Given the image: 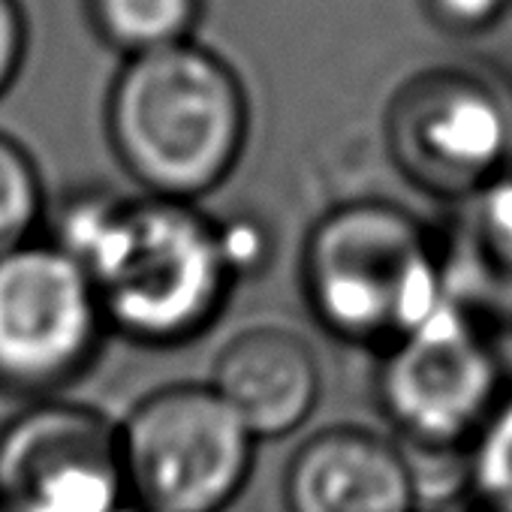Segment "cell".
<instances>
[{"label": "cell", "instance_id": "cell-1", "mask_svg": "<svg viewBox=\"0 0 512 512\" xmlns=\"http://www.w3.org/2000/svg\"><path fill=\"white\" fill-rule=\"evenodd\" d=\"M49 238L88 275L109 332L145 347L202 335L235 284L220 223L193 202L70 193L46 214Z\"/></svg>", "mask_w": 512, "mask_h": 512}, {"label": "cell", "instance_id": "cell-2", "mask_svg": "<svg viewBox=\"0 0 512 512\" xmlns=\"http://www.w3.org/2000/svg\"><path fill=\"white\" fill-rule=\"evenodd\" d=\"M106 127L118 163L145 196L193 202L235 169L247 100L229 64L187 40L127 58Z\"/></svg>", "mask_w": 512, "mask_h": 512}, {"label": "cell", "instance_id": "cell-3", "mask_svg": "<svg viewBox=\"0 0 512 512\" xmlns=\"http://www.w3.org/2000/svg\"><path fill=\"white\" fill-rule=\"evenodd\" d=\"M302 290L326 332L377 350L449 299L431 232L383 199L344 202L314 223L302 253Z\"/></svg>", "mask_w": 512, "mask_h": 512}, {"label": "cell", "instance_id": "cell-4", "mask_svg": "<svg viewBox=\"0 0 512 512\" xmlns=\"http://www.w3.org/2000/svg\"><path fill=\"white\" fill-rule=\"evenodd\" d=\"M118 437L130 497L157 512H223L253 470V434L208 383L154 389Z\"/></svg>", "mask_w": 512, "mask_h": 512}, {"label": "cell", "instance_id": "cell-5", "mask_svg": "<svg viewBox=\"0 0 512 512\" xmlns=\"http://www.w3.org/2000/svg\"><path fill=\"white\" fill-rule=\"evenodd\" d=\"M380 353V410L422 452L467 449L506 395L491 332L452 296Z\"/></svg>", "mask_w": 512, "mask_h": 512}, {"label": "cell", "instance_id": "cell-6", "mask_svg": "<svg viewBox=\"0 0 512 512\" xmlns=\"http://www.w3.org/2000/svg\"><path fill=\"white\" fill-rule=\"evenodd\" d=\"M109 326L76 260L37 238L0 260V392L58 398L97 359Z\"/></svg>", "mask_w": 512, "mask_h": 512}, {"label": "cell", "instance_id": "cell-7", "mask_svg": "<svg viewBox=\"0 0 512 512\" xmlns=\"http://www.w3.org/2000/svg\"><path fill=\"white\" fill-rule=\"evenodd\" d=\"M127 497L118 425L97 407L43 398L0 425L7 512H115Z\"/></svg>", "mask_w": 512, "mask_h": 512}, {"label": "cell", "instance_id": "cell-8", "mask_svg": "<svg viewBox=\"0 0 512 512\" xmlns=\"http://www.w3.org/2000/svg\"><path fill=\"white\" fill-rule=\"evenodd\" d=\"M389 145L401 172L437 196H476L503 175L512 115L482 79L437 70L410 82L389 112Z\"/></svg>", "mask_w": 512, "mask_h": 512}, {"label": "cell", "instance_id": "cell-9", "mask_svg": "<svg viewBox=\"0 0 512 512\" xmlns=\"http://www.w3.org/2000/svg\"><path fill=\"white\" fill-rule=\"evenodd\" d=\"M287 512H416V473L383 434L332 425L287 464Z\"/></svg>", "mask_w": 512, "mask_h": 512}, {"label": "cell", "instance_id": "cell-10", "mask_svg": "<svg viewBox=\"0 0 512 512\" xmlns=\"http://www.w3.org/2000/svg\"><path fill=\"white\" fill-rule=\"evenodd\" d=\"M208 386L260 443L287 437L308 422L323 374L302 335L284 326H250L220 347Z\"/></svg>", "mask_w": 512, "mask_h": 512}, {"label": "cell", "instance_id": "cell-11", "mask_svg": "<svg viewBox=\"0 0 512 512\" xmlns=\"http://www.w3.org/2000/svg\"><path fill=\"white\" fill-rule=\"evenodd\" d=\"M88 7L100 37L136 58L187 43L202 0H88Z\"/></svg>", "mask_w": 512, "mask_h": 512}, {"label": "cell", "instance_id": "cell-12", "mask_svg": "<svg viewBox=\"0 0 512 512\" xmlns=\"http://www.w3.org/2000/svg\"><path fill=\"white\" fill-rule=\"evenodd\" d=\"M46 190L34 157L0 133V260L40 238L46 226Z\"/></svg>", "mask_w": 512, "mask_h": 512}, {"label": "cell", "instance_id": "cell-13", "mask_svg": "<svg viewBox=\"0 0 512 512\" xmlns=\"http://www.w3.org/2000/svg\"><path fill=\"white\" fill-rule=\"evenodd\" d=\"M467 485L482 512H512V392L467 446Z\"/></svg>", "mask_w": 512, "mask_h": 512}, {"label": "cell", "instance_id": "cell-14", "mask_svg": "<svg viewBox=\"0 0 512 512\" xmlns=\"http://www.w3.org/2000/svg\"><path fill=\"white\" fill-rule=\"evenodd\" d=\"M473 199V223L485 260H491L500 272L512 275V169L485 184Z\"/></svg>", "mask_w": 512, "mask_h": 512}, {"label": "cell", "instance_id": "cell-15", "mask_svg": "<svg viewBox=\"0 0 512 512\" xmlns=\"http://www.w3.org/2000/svg\"><path fill=\"white\" fill-rule=\"evenodd\" d=\"M512 0H425L428 16L452 34H479L500 22Z\"/></svg>", "mask_w": 512, "mask_h": 512}, {"label": "cell", "instance_id": "cell-16", "mask_svg": "<svg viewBox=\"0 0 512 512\" xmlns=\"http://www.w3.org/2000/svg\"><path fill=\"white\" fill-rule=\"evenodd\" d=\"M223 232V250L232 266L235 281L260 269L269 260V235L253 226L250 220H235V223H220Z\"/></svg>", "mask_w": 512, "mask_h": 512}, {"label": "cell", "instance_id": "cell-17", "mask_svg": "<svg viewBox=\"0 0 512 512\" xmlns=\"http://www.w3.org/2000/svg\"><path fill=\"white\" fill-rule=\"evenodd\" d=\"M25 55V19L16 0H0V94L10 88Z\"/></svg>", "mask_w": 512, "mask_h": 512}, {"label": "cell", "instance_id": "cell-18", "mask_svg": "<svg viewBox=\"0 0 512 512\" xmlns=\"http://www.w3.org/2000/svg\"><path fill=\"white\" fill-rule=\"evenodd\" d=\"M115 512H157V509H151V506H145V503H139V500H133V497H127Z\"/></svg>", "mask_w": 512, "mask_h": 512}, {"label": "cell", "instance_id": "cell-19", "mask_svg": "<svg viewBox=\"0 0 512 512\" xmlns=\"http://www.w3.org/2000/svg\"><path fill=\"white\" fill-rule=\"evenodd\" d=\"M0 512H7V509H4V506H0Z\"/></svg>", "mask_w": 512, "mask_h": 512}]
</instances>
